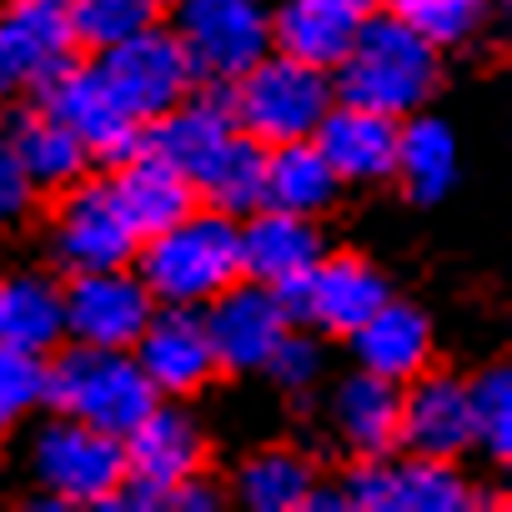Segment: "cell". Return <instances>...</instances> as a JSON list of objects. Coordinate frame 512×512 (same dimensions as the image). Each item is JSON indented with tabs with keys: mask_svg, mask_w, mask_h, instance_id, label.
Instances as JSON below:
<instances>
[{
	"mask_svg": "<svg viewBox=\"0 0 512 512\" xmlns=\"http://www.w3.org/2000/svg\"><path fill=\"white\" fill-rule=\"evenodd\" d=\"M442 76H447V56L427 46L387 6H377L362 16L347 56L332 66V91L347 106H367V111L402 121L437 101Z\"/></svg>",
	"mask_w": 512,
	"mask_h": 512,
	"instance_id": "1",
	"label": "cell"
},
{
	"mask_svg": "<svg viewBox=\"0 0 512 512\" xmlns=\"http://www.w3.org/2000/svg\"><path fill=\"white\" fill-rule=\"evenodd\" d=\"M131 267L156 297V307H206L216 292H226L241 277L236 216L191 206L166 231L141 236Z\"/></svg>",
	"mask_w": 512,
	"mask_h": 512,
	"instance_id": "2",
	"label": "cell"
},
{
	"mask_svg": "<svg viewBox=\"0 0 512 512\" xmlns=\"http://www.w3.org/2000/svg\"><path fill=\"white\" fill-rule=\"evenodd\" d=\"M26 477L41 492L36 507H106L126 482V442L81 417L41 412L26 437Z\"/></svg>",
	"mask_w": 512,
	"mask_h": 512,
	"instance_id": "3",
	"label": "cell"
},
{
	"mask_svg": "<svg viewBox=\"0 0 512 512\" xmlns=\"http://www.w3.org/2000/svg\"><path fill=\"white\" fill-rule=\"evenodd\" d=\"M156 402V387L121 347L61 342L46 357V412H66L111 437H126Z\"/></svg>",
	"mask_w": 512,
	"mask_h": 512,
	"instance_id": "4",
	"label": "cell"
},
{
	"mask_svg": "<svg viewBox=\"0 0 512 512\" xmlns=\"http://www.w3.org/2000/svg\"><path fill=\"white\" fill-rule=\"evenodd\" d=\"M226 101L236 131H246L262 146H287V141H307L322 126L337 91H332V71L267 51L226 86Z\"/></svg>",
	"mask_w": 512,
	"mask_h": 512,
	"instance_id": "5",
	"label": "cell"
},
{
	"mask_svg": "<svg viewBox=\"0 0 512 512\" xmlns=\"http://www.w3.org/2000/svg\"><path fill=\"white\" fill-rule=\"evenodd\" d=\"M171 31L196 81L231 86L272 51V6L267 0H176Z\"/></svg>",
	"mask_w": 512,
	"mask_h": 512,
	"instance_id": "6",
	"label": "cell"
},
{
	"mask_svg": "<svg viewBox=\"0 0 512 512\" xmlns=\"http://www.w3.org/2000/svg\"><path fill=\"white\" fill-rule=\"evenodd\" d=\"M136 226L111 196L106 176H86L56 196L51 226H46V251L51 267L76 277V272H106V267H131L136 262Z\"/></svg>",
	"mask_w": 512,
	"mask_h": 512,
	"instance_id": "7",
	"label": "cell"
},
{
	"mask_svg": "<svg viewBox=\"0 0 512 512\" xmlns=\"http://www.w3.org/2000/svg\"><path fill=\"white\" fill-rule=\"evenodd\" d=\"M392 292H397L392 277L382 272V262H372L367 251L327 246V256L307 272V282L292 287L282 302H287L297 327H312L327 342H347Z\"/></svg>",
	"mask_w": 512,
	"mask_h": 512,
	"instance_id": "8",
	"label": "cell"
},
{
	"mask_svg": "<svg viewBox=\"0 0 512 512\" xmlns=\"http://www.w3.org/2000/svg\"><path fill=\"white\" fill-rule=\"evenodd\" d=\"M96 66H101L111 96L121 101V111L136 116L141 126L156 121L161 111H171L196 86V71H191L171 21H161V16L151 26H141L136 36L116 41L111 51H101Z\"/></svg>",
	"mask_w": 512,
	"mask_h": 512,
	"instance_id": "9",
	"label": "cell"
},
{
	"mask_svg": "<svg viewBox=\"0 0 512 512\" xmlns=\"http://www.w3.org/2000/svg\"><path fill=\"white\" fill-rule=\"evenodd\" d=\"M36 101H41L56 121H66V126L81 136V146L91 151L96 166H116V161H126L131 151H141V141H146V126L121 111V101L111 96V86H106L96 56H81V51H76V56L46 81V91H41Z\"/></svg>",
	"mask_w": 512,
	"mask_h": 512,
	"instance_id": "10",
	"label": "cell"
},
{
	"mask_svg": "<svg viewBox=\"0 0 512 512\" xmlns=\"http://www.w3.org/2000/svg\"><path fill=\"white\" fill-rule=\"evenodd\" d=\"M201 322H206V337H211L221 377H262V367L277 352V342L297 327L287 302L272 287L246 282V277H236L226 292H216L201 307Z\"/></svg>",
	"mask_w": 512,
	"mask_h": 512,
	"instance_id": "11",
	"label": "cell"
},
{
	"mask_svg": "<svg viewBox=\"0 0 512 512\" xmlns=\"http://www.w3.org/2000/svg\"><path fill=\"white\" fill-rule=\"evenodd\" d=\"M76 56L56 0H0V111L26 106Z\"/></svg>",
	"mask_w": 512,
	"mask_h": 512,
	"instance_id": "12",
	"label": "cell"
},
{
	"mask_svg": "<svg viewBox=\"0 0 512 512\" xmlns=\"http://www.w3.org/2000/svg\"><path fill=\"white\" fill-rule=\"evenodd\" d=\"M156 312V297L136 277V267H106V272H76L61 282V327L66 342L86 347H121L131 352Z\"/></svg>",
	"mask_w": 512,
	"mask_h": 512,
	"instance_id": "13",
	"label": "cell"
},
{
	"mask_svg": "<svg viewBox=\"0 0 512 512\" xmlns=\"http://www.w3.org/2000/svg\"><path fill=\"white\" fill-rule=\"evenodd\" d=\"M236 246H241V277L262 282L277 297L307 282V272L327 256V226L317 216H297L282 206H256L236 221Z\"/></svg>",
	"mask_w": 512,
	"mask_h": 512,
	"instance_id": "14",
	"label": "cell"
},
{
	"mask_svg": "<svg viewBox=\"0 0 512 512\" xmlns=\"http://www.w3.org/2000/svg\"><path fill=\"white\" fill-rule=\"evenodd\" d=\"M131 357L146 372V382L156 387V397H176V402L201 397L221 377L201 307H156L146 332L136 337Z\"/></svg>",
	"mask_w": 512,
	"mask_h": 512,
	"instance_id": "15",
	"label": "cell"
},
{
	"mask_svg": "<svg viewBox=\"0 0 512 512\" xmlns=\"http://www.w3.org/2000/svg\"><path fill=\"white\" fill-rule=\"evenodd\" d=\"M121 442H126V477L156 492H171L191 472L211 467V432L191 412V402H176V397H161Z\"/></svg>",
	"mask_w": 512,
	"mask_h": 512,
	"instance_id": "16",
	"label": "cell"
},
{
	"mask_svg": "<svg viewBox=\"0 0 512 512\" xmlns=\"http://www.w3.org/2000/svg\"><path fill=\"white\" fill-rule=\"evenodd\" d=\"M397 452L417 457H467L472 452V417H467V377L442 372L437 362L402 382V417H397Z\"/></svg>",
	"mask_w": 512,
	"mask_h": 512,
	"instance_id": "17",
	"label": "cell"
},
{
	"mask_svg": "<svg viewBox=\"0 0 512 512\" xmlns=\"http://www.w3.org/2000/svg\"><path fill=\"white\" fill-rule=\"evenodd\" d=\"M347 347H352V367L377 372V377L402 387V382H412L417 372H427L437 362V322H432V312L422 302L392 292L347 337Z\"/></svg>",
	"mask_w": 512,
	"mask_h": 512,
	"instance_id": "18",
	"label": "cell"
},
{
	"mask_svg": "<svg viewBox=\"0 0 512 512\" xmlns=\"http://www.w3.org/2000/svg\"><path fill=\"white\" fill-rule=\"evenodd\" d=\"M312 146L327 156V166L342 181V191L392 186V161H397V121L392 116L332 101V111L312 131Z\"/></svg>",
	"mask_w": 512,
	"mask_h": 512,
	"instance_id": "19",
	"label": "cell"
},
{
	"mask_svg": "<svg viewBox=\"0 0 512 512\" xmlns=\"http://www.w3.org/2000/svg\"><path fill=\"white\" fill-rule=\"evenodd\" d=\"M462 181V136L447 116L432 106L412 111L397 121V161H392V186L402 191L407 206L432 211L442 206Z\"/></svg>",
	"mask_w": 512,
	"mask_h": 512,
	"instance_id": "20",
	"label": "cell"
},
{
	"mask_svg": "<svg viewBox=\"0 0 512 512\" xmlns=\"http://www.w3.org/2000/svg\"><path fill=\"white\" fill-rule=\"evenodd\" d=\"M0 131H6V141H11V151H16L26 181L36 186V196H61L66 186L86 181L91 166H96L91 151L81 146V136H76L66 121H56L41 101L11 106Z\"/></svg>",
	"mask_w": 512,
	"mask_h": 512,
	"instance_id": "21",
	"label": "cell"
},
{
	"mask_svg": "<svg viewBox=\"0 0 512 512\" xmlns=\"http://www.w3.org/2000/svg\"><path fill=\"white\" fill-rule=\"evenodd\" d=\"M327 392V427L352 457H387L397 452V417H402V387L377 372H342Z\"/></svg>",
	"mask_w": 512,
	"mask_h": 512,
	"instance_id": "22",
	"label": "cell"
},
{
	"mask_svg": "<svg viewBox=\"0 0 512 512\" xmlns=\"http://www.w3.org/2000/svg\"><path fill=\"white\" fill-rule=\"evenodd\" d=\"M106 181H111V196L126 211V221L136 226V236H156L171 221H181L191 206H201L191 171H181L176 161H166L151 146H141L126 161H116Z\"/></svg>",
	"mask_w": 512,
	"mask_h": 512,
	"instance_id": "23",
	"label": "cell"
},
{
	"mask_svg": "<svg viewBox=\"0 0 512 512\" xmlns=\"http://www.w3.org/2000/svg\"><path fill=\"white\" fill-rule=\"evenodd\" d=\"M322 467L317 457L302 447V442H262L251 447L236 472H231V487L226 497L246 512H302L307 507V492L317 487Z\"/></svg>",
	"mask_w": 512,
	"mask_h": 512,
	"instance_id": "24",
	"label": "cell"
},
{
	"mask_svg": "<svg viewBox=\"0 0 512 512\" xmlns=\"http://www.w3.org/2000/svg\"><path fill=\"white\" fill-rule=\"evenodd\" d=\"M267 6H272V51L322 66V71H332L347 56V46L367 16V11L347 6V0H267Z\"/></svg>",
	"mask_w": 512,
	"mask_h": 512,
	"instance_id": "25",
	"label": "cell"
},
{
	"mask_svg": "<svg viewBox=\"0 0 512 512\" xmlns=\"http://www.w3.org/2000/svg\"><path fill=\"white\" fill-rule=\"evenodd\" d=\"M236 131L231 121V101H226V86H206L196 81L171 111H161L156 121H146V141L151 151H161L166 161H176L181 171H191L211 146H221L226 136Z\"/></svg>",
	"mask_w": 512,
	"mask_h": 512,
	"instance_id": "26",
	"label": "cell"
},
{
	"mask_svg": "<svg viewBox=\"0 0 512 512\" xmlns=\"http://www.w3.org/2000/svg\"><path fill=\"white\" fill-rule=\"evenodd\" d=\"M66 342L61 327V282L36 267L0 272V347L51 357Z\"/></svg>",
	"mask_w": 512,
	"mask_h": 512,
	"instance_id": "27",
	"label": "cell"
},
{
	"mask_svg": "<svg viewBox=\"0 0 512 512\" xmlns=\"http://www.w3.org/2000/svg\"><path fill=\"white\" fill-rule=\"evenodd\" d=\"M191 181H196V201L211 206V211H226V216H246L267 201V146L251 141L246 131H231L221 146H211L196 166H191Z\"/></svg>",
	"mask_w": 512,
	"mask_h": 512,
	"instance_id": "28",
	"label": "cell"
},
{
	"mask_svg": "<svg viewBox=\"0 0 512 512\" xmlns=\"http://www.w3.org/2000/svg\"><path fill=\"white\" fill-rule=\"evenodd\" d=\"M337 201H342V181L332 176V166L312 146V136L287 141V146H267V206L327 221L337 211Z\"/></svg>",
	"mask_w": 512,
	"mask_h": 512,
	"instance_id": "29",
	"label": "cell"
},
{
	"mask_svg": "<svg viewBox=\"0 0 512 512\" xmlns=\"http://www.w3.org/2000/svg\"><path fill=\"white\" fill-rule=\"evenodd\" d=\"M482 487L467 477L462 457L397 452V512H472Z\"/></svg>",
	"mask_w": 512,
	"mask_h": 512,
	"instance_id": "30",
	"label": "cell"
},
{
	"mask_svg": "<svg viewBox=\"0 0 512 512\" xmlns=\"http://www.w3.org/2000/svg\"><path fill=\"white\" fill-rule=\"evenodd\" d=\"M382 6L397 21H407L442 56L477 46L497 26V6H492V0H382Z\"/></svg>",
	"mask_w": 512,
	"mask_h": 512,
	"instance_id": "31",
	"label": "cell"
},
{
	"mask_svg": "<svg viewBox=\"0 0 512 512\" xmlns=\"http://www.w3.org/2000/svg\"><path fill=\"white\" fill-rule=\"evenodd\" d=\"M467 417H472V452L492 467L512 462V367L487 362L467 377Z\"/></svg>",
	"mask_w": 512,
	"mask_h": 512,
	"instance_id": "32",
	"label": "cell"
},
{
	"mask_svg": "<svg viewBox=\"0 0 512 512\" xmlns=\"http://www.w3.org/2000/svg\"><path fill=\"white\" fill-rule=\"evenodd\" d=\"M61 11H66L71 46L86 51V56L111 51L116 41L136 36L141 26H151L161 16L151 0H61Z\"/></svg>",
	"mask_w": 512,
	"mask_h": 512,
	"instance_id": "33",
	"label": "cell"
},
{
	"mask_svg": "<svg viewBox=\"0 0 512 512\" xmlns=\"http://www.w3.org/2000/svg\"><path fill=\"white\" fill-rule=\"evenodd\" d=\"M46 412V357L0 347V447Z\"/></svg>",
	"mask_w": 512,
	"mask_h": 512,
	"instance_id": "34",
	"label": "cell"
},
{
	"mask_svg": "<svg viewBox=\"0 0 512 512\" xmlns=\"http://www.w3.org/2000/svg\"><path fill=\"white\" fill-rule=\"evenodd\" d=\"M327 372H332V352H327V337H317L312 327H292L262 367V377L282 397H297V402L317 397L327 387Z\"/></svg>",
	"mask_w": 512,
	"mask_h": 512,
	"instance_id": "35",
	"label": "cell"
},
{
	"mask_svg": "<svg viewBox=\"0 0 512 512\" xmlns=\"http://www.w3.org/2000/svg\"><path fill=\"white\" fill-rule=\"evenodd\" d=\"M337 487L347 497V512H397V452L352 457Z\"/></svg>",
	"mask_w": 512,
	"mask_h": 512,
	"instance_id": "36",
	"label": "cell"
},
{
	"mask_svg": "<svg viewBox=\"0 0 512 512\" xmlns=\"http://www.w3.org/2000/svg\"><path fill=\"white\" fill-rule=\"evenodd\" d=\"M36 201H41L36 186L26 181V171H21V161H16L6 131H0V236L16 231V226L36 211Z\"/></svg>",
	"mask_w": 512,
	"mask_h": 512,
	"instance_id": "37",
	"label": "cell"
},
{
	"mask_svg": "<svg viewBox=\"0 0 512 512\" xmlns=\"http://www.w3.org/2000/svg\"><path fill=\"white\" fill-rule=\"evenodd\" d=\"M231 497H226V487L211 477V467H201V472H191L186 482H176L171 492H166V507L171 512H221Z\"/></svg>",
	"mask_w": 512,
	"mask_h": 512,
	"instance_id": "38",
	"label": "cell"
},
{
	"mask_svg": "<svg viewBox=\"0 0 512 512\" xmlns=\"http://www.w3.org/2000/svg\"><path fill=\"white\" fill-rule=\"evenodd\" d=\"M302 512H347V497H342V487H337V482L317 477V487L307 492V507H302Z\"/></svg>",
	"mask_w": 512,
	"mask_h": 512,
	"instance_id": "39",
	"label": "cell"
},
{
	"mask_svg": "<svg viewBox=\"0 0 512 512\" xmlns=\"http://www.w3.org/2000/svg\"><path fill=\"white\" fill-rule=\"evenodd\" d=\"M347 6H357V11H377L382 0H347Z\"/></svg>",
	"mask_w": 512,
	"mask_h": 512,
	"instance_id": "40",
	"label": "cell"
},
{
	"mask_svg": "<svg viewBox=\"0 0 512 512\" xmlns=\"http://www.w3.org/2000/svg\"><path fill=\"white\" fill-rule=\"evenodd\" d=\"M151 6H156V11H171V6H176V0H151Z\"/></svg>",
	"mask_w": 512,
	"mask_h": 512,
	"instance_id": "41",
	"label": "cell"
},
{
	"mask_svg": "<svg viewBox=\"0 0 512 512\" xmlns=\"http://www.w3.org/2000/svg\"><path fill=\"white\" fill-rule=\"evenodd\" d=\"M56 6H61V0H56Z\"/></svg>",
	"mask_w": 512,
	"mask_h": 512,
	"instance_id": "42",
	"label": "cell"
}]
</instances>
